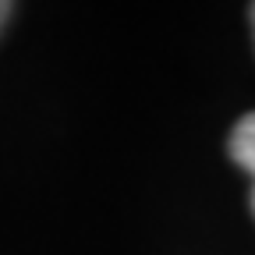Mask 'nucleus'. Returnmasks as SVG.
Here are the masks:
<instances>
[{
	"instance_id": "nucleus-3",
	"label": "nucleus",
	"mask_w": 255,
	"mask_h": 255,
	"mask_svg": "<svg viewBox=\"0 0 255 255\" xmlns=\"http://www.w3.org/2000/svg\"><path fill=\"white\" fill-rule=\"evenodd\" d=\"M248 18H252V32H255V4L248 7Z\"/></svg>"
},
{
	"instance_id": "nucleus-1",
	"label": "nucleus",
	"mask_w": 255,
	"mask_h": 255,
	"mask_svg": "<svg viewBox=\"0 0 255 255\" xmlns=\"http://www.w3.org/2000/svg\"><path fill=\"white\" fill-rule=\"evenodd\" d=\"M227 152H231L234 163L241 170H248V177H252V213H255V114H245L234 124L231 142H227Z\"/></svg>"
},
{
	"instance_id": "nucleus-2",
	"label": "nucleus",
	"mask_w": 255,
	"mask_h": 255,
	"mask_svg": "<svg viewBox=\"0 0 255 255\" xmlns=\"http://www.w3.org/2000/svg\"><path fill=\"white\" fill-rule=\"evenodd\" d=\"M11 11H14V7L7 4V0H0V28H4V25H7V18H11Z\"/></svg>"
}]
</instances>
